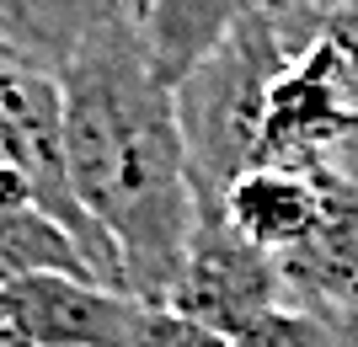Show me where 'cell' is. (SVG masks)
I'll return each mask as SVG.
<instances>
[{"mask_svg":"<svg viewBox=\"0 0 358 347\" xmlns=\"http://www.w3.org/2000/svg\"><path fill=\"white\" fill-rule=\"evenodd\" d=\"M64 177L107 241L123 294L161 304L198 219L187 139L134 16H107L59 70Z\"/></svg>","mask_w":358,"mask_h":347,"instance_id":"cell-1","label":"cell"},{"mask_svg":"<svg viewBox=\"0 0 358 347\" xmlns=\"http://www.w3.org/2000/svg\"><path fill=\"white\" fill-rule=\"evenodd\" d=\"M310 22L315 11L299 0H262L252 16L230 27L220 48H209L171 86L198 193L214 198L236 171L257 166V112H262L268 75L310 32Z\"/></svg>","mask_w":358,"mask_h":347,"instance_id":"cell-2","label":"cell"},{"mask_svg":"<svg viewBox=\"0 0 358 347\" xmlns=\"http://www.w3.org/2000/svg\"><path fill=\"white\" fill-rule=\"evenodd\" d=\"M177 316L209 326L214 337L246 332L252 320H262L268 310L289 304L284 294V272H278V257H268L262 246L241 241L236 230L220 219L214 198L198 193V219L193 235H187V251H182V267L166 288V300Z\"/></svg>","mask_w":358,"mask_h":347,"instance_id":"cell-3","label":"cell"},{"mask_svg":"<svg viewBox=\"0 0 358 347\" xmlns=\"http://www.w3.org/2000/svg\"><path fill=\"white\" fill-rule=\"evenodd\" d=\"M358 123V102L331 70L327 48L310 32L284 54L268 75L262 112H257V166H294V171H331L343 139Z\"/></svg>","mask_w":358,"mask_h":347,"instance_id":"cell-4","label":"cell"},{"mask_svg":"<svg viewBox=\"0 0 358 347\" xmlns=\"http://www.w3.org/2000/svg\"><path fill=\"white\" fill-rule=\"evenodd\" d=\"M0 166H16L32 182V193L43 203L75 241L86 246V257L96 262L102 283H118V267H113V251L107 241L91 230V219L80 214L70 193V177H64V107H59V75L48 70H32V64H16L0 54Z\"/></svg>","mask_w":358,"mask_h":347,"instance_id":"cell-5","label":"cell"},{"mask_svg":"<svg viewBox=\"0 0 358 347\" xmlns=\"http://www.w3.org/2000/svg\"><path fill=\"white\" fill-rule=\"evenodd\" d=\"M139 300L96 278L32 272L0 283V320L38 347H129Z\"/></svg>","mask_w":358,"mask_h":347,"instance_id":"cell-6","label":"cell"},{"mask_svg":"<svg viewBox=\"0 0 358 347\" xmlns=\"http://www.w3.org/2000/svg\"><path fill=\"white\" fill-rule=\"evenodd\" d=\"M289 304H305L315 316L353 320L358 316V187L331 171L321 219L299 246L278 257Z\"/></svg>","mask_w":358,"mask_h":347,"instance_id":"cell-7","label":"cell"},{"mask_svg":"<svg viewBox=\"0 0 358 347\" xmlns=\"http://www.w3.org/2000/svg\"><path fill=\"white\" fill-rule=\"evenodd\" d=\"M331 171H294V166H246L214 193V209L241 241L262 246L268 257H284L289 246L310 235L327 203ZM209 198V193H203Z\"/></svg>","mask_w":358,"mask_h":347,"instance_id":"cell-8","label":"cell"},{"mask_svg":"<svg viewBox=\"0 0 358 347\" xmlns=\"http://www.w3.org/2000/svg\"><path fill=\"white\" fill-rule=\"evenodd\" d=\"M118 16L107 0H0V54L59 75L86 32Z\"/></svg>","mask_w":358,"mask_h":347,"instance_id":"cell-9","label":"cell"},{"mask_svg":"<svg viewBox=\"0 0 358 347\" xmlns=\"http://www.w3.org/2000/svg\"><path fill=\"white\" fill-rule=\"evenodd\" d=\"M262 0H145L139 11V32L161 80L177 86L209 48H220L230 38L241 16H252Z\"/></svg>","mask_w":358,"mask_h":347,"instance_id":"cell-10","label":"cell"},{"mask_svg":"<svg viewBox=\"0 0 358 347\" xmlns=\"http://www.w3.org/2000/svg\"><path fill=\"white\" fill-rule=\"evenodd\" d=\"M32 272H70V278H96L102 272L86 257V246L38 203L0 209V283L32 278Z\"/></svg>","mask_w":358,"mask_h":347,"instance_id":"cell-11","label":"cell"},{"mask_svg":"<svg viewBox=\"0 0 358 347\" xmlns=\"http://www.w3.org/2000/svg\"><path fill=\"white\" fill-rule=\"evenodd\" d=\"M230 347H343V326L331 316H315L305 304H278L246 332L230 337Z\"/></svg>","mask_w":358,"mask_h":347,"instance_id":"cell-12","label":"cell"},{"mask_svg":"<svg viewBox=\"0 0 358 347\" xmlns=\"http://www.w3.org/2000/svg\"><path fill=\"white\" fill-rule=\"evenodd\" d=\"M129 347H230V342L214 337L209 326L177 316L171 304H139L134 332H129Z\"/></svg>","mask_w":358,"mask_h":347,"instance_id":"cell-13","label":"cell"},{"mask_svg":"<svg viewBox=\"0 0 358 347\" xmlns=\"http://www.w3.org/2000/svg\"><path fill=\"white\" fill-rule=\"evenodd\" d=\"M315 38H321L331 70L343 75V86L353 91V102H358V6H331V11H315Z\"/></svg>","mask_w":358,"mask_h":347,"instance_id":"cell-14","label":"cell"},{"mask_svg":"<svg viewBox=\"0 0 358 347\" xmlns=\"http://www.w3.org/2000/svg\"><path fill=\"white\" fill-rule=\"evenodd\" d=\"M331 171H337V177H348L358 187V123H353V134L343 139V150H337V161H331Z\"/></svg>","mask_w":358,"mask_h":347,"instance_id":"cell-15","label":"cell"},{"mask_svg":"<svg viewBox=\"0 0 358 347\" xmlns=\"http://www.w3.org/2000/svg\"><path fill=\"white\" fill-rule=\"evenodd\" d=\"M0 347H38V342H27L16 326H6V320H0Z\"/></svg>","mask_w":358,"mask_h":347,"instance_id":"cell-16","label":"cell"},{"mask_svg":"<svg viewBox=\"0 0 358 347\" xmlns=\"http://www.w3.org/2000/svg\"><path fill=\"white\" fill-rule=\"evenodd\" d=\"M107 6L118 16H134V22H139V11H145V0H107Z\"/></svg>","mask_w":358,"mask_h":347,"instance_id":"cell-17","label":"cell"},{"mask_svg":"<svg viewBox=\"0 0 358 347\" xmlns=\"http://www.w3.org/2000/svg\"><path fill=\"white\" fill-rule=\"evenodd\" d=\"M337 326H343V347H358V316L353 320H337Z\"/></svg>","mask_w":358,"mask_h":347,"instance_id":"cell-18","label":"cell"},{"mask_svg":"<svg viewBox=\"0 0 358 347\" xmlns=\"http://www.w3.org/2000/svg\"><path fill=\"white\" fill-rule=\"evenodd\" d=\"M299 6H310V11H331V6H358V0H299Z\"/></svg>","mask_w":358,"mask_h":347,"instance_id":"cell-19","label":"cell"}]
</instances>
